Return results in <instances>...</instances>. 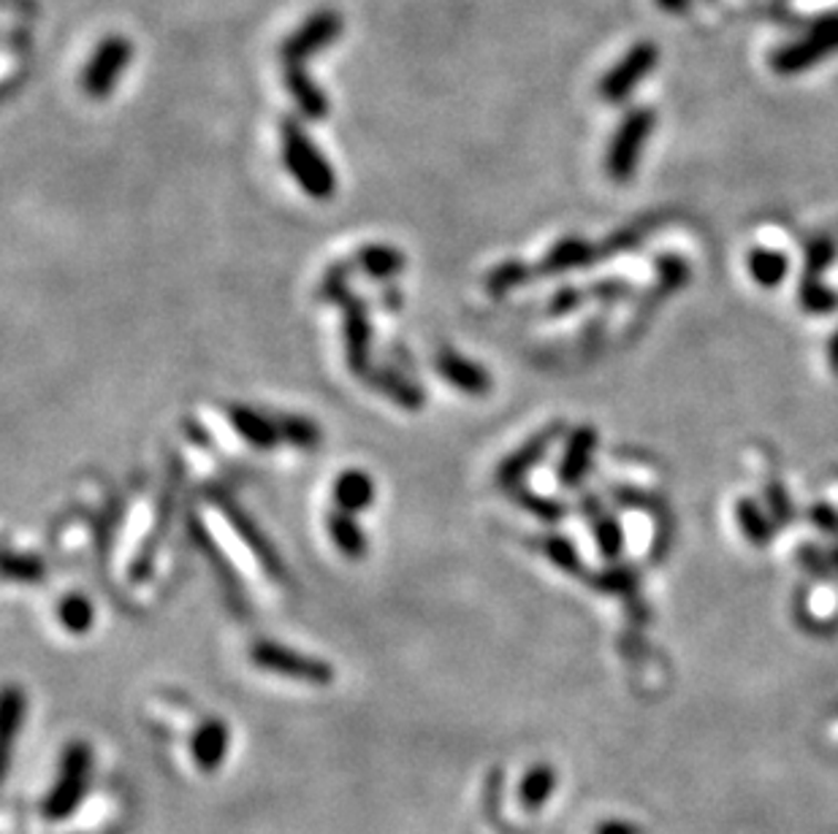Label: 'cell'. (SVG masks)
<instances>
[{
	"mask_svg": "<svg viewBox=\"0 0 838 834\" xmlns=\"http://www.w3.org/2000/svg\"><path fill=\"white\" fill-rule=\"evenodd\" d=\"M540 550L545 553V558H549L551 564L559 566L562 572H568V575H579V577H586L584 575V566H581V556L575 553V547L570 545L568 539L562 537H543L540 539Z\"/></svg>",
	"mask_w": 838,
	"mask_h": 834,
	"instance_id": "obj_32",
	"label": "cell"
},
{
	"mask_svg": "<svg viewBox=\"0 0 838 834\" xmlns=\"http://www.w3.org/2000/svg\"><path fill=\"white\" fill-rule=\"evenodd\" d=\"M28 697L20 686H6L3 704H0V740H3V775L9 772L11 748H14L17 734L25 723Z\"/></svg>",
	"mask_w": 838,
	"mask_h": 834,
	"instance_id": "obj_22",
	"label": "cell"
},
{
	"mask_svg": "<svg viewBox=\"0 0 838 834\" xmlns=\"http://www.w3.org/2000/svg\"><path fill=\"white\" fill-rule=\"evenodd\" d=\"M738 521H740V526H744L746 537H749L752 542H757V545H765V542L770 539V532H774V528L768 526V521H765L760 507H757L755 502H749V498H744V502L738 504Z\"/></svg>",
	"mask_w": 838,
	"mask_h": 834,
	"instance_id": "obj_35",
	"label": "cell"
},
{
	"mask_svg": "<svg viewBox=\"0 0 838 834\" xmlns=\"http://www.w3.org/2000/svg\"><path fill=\"white\" fill-rule=\"evenodd\" d=\"M283 79L302 117L315 120V123L329 117V99H326L324 90L315 84V79L307 74V65H285Z\"/></svg>",
	"mask_w": 838,
	"mask_h": 834,
	"instance_id": "obj_17",
	"label": "cell"
},
{
	"mask_svg": "<svg viewBox=\"0 0 838 834\" xmlns=\"http://www.w3.org/2000/svg\"><path fill=\"white\" fill-rule=\"evenodd\" d=\"M382 307H386V312H397V309L402 307V296L394 288H386V294H382Z\"/></svg>",
	"mask_w": 838,
	"mask_h": 834,
	"instance_id": "obj_44",
	"label": "cell"
},
{
	"mask_svg": "<svg viewBox=\"0 0 838 834\" xmlns=\"http://www.w3.org/2000/svg\"><path fill=\"white\" fill-rule=\"evenodd\" d=\"M834 558H836V566H838V550H836V556H834Z\"/></svg>",
	"mask_w": 838,
	"mask_h": 834,
	"instance_id": "obj_47",
	"label": "cell"
},
{
	"mask_svg": "<svg viewBox=\"0 0 838 834\" xmlns=\"http://www.w3.org/2000/svg\"><path fill=\"white\" fill-rule=\"evenodd\" d=\"M564 434V425L562 423H551L549 429L538 431V434L530 436L521 447H515L513 453L508 455L505 461H502L500 466H497V485H502V488H521V480L527 477V474L532 472L534 466L540 464V461L549 455V450L554 447L556 440H562Z\"/></svg>",
	"mask_w": 838,
	"mask_h": 834,
	"instance_id": "obj_11",
	"label": "cell"
},
{
	"mask_svg": "<svg viewBox=\"0 0 838 834\" xmlns=\"http://www.w3.org/2000/svg\"><path fill=\"white\" fill-rule=\"evenodd\" d=\"M253 667L264 669V672L279 675V678L296 680V683H307L315 688H326L334 683V667L329 661L315 659V656L302 653V650L279 645L275 639H255L251 648Z\"/></svg>",
	"mask_w": 838,
	"mask_h": 834,
	"instance_id": "obj_4",
	"label": "cell"
},
{
	"mask_svg": "<svg viewBox=\"0 0 838 834\" xmlns=\"http://www.w3.org/2000/svg\"><path fill=\"white\" fill-rule=\"evenodd\" d=\"M660 277H662V288H676L678 282H684L686 279V269L682 260L676 258H662L660 260Z\"/></svg>",
	"mask_w": 838,
	"mask_h": 834,
	"instance_id": "obj_39",
	"label": "cell"
},
{
	"mask_svg": "<svg viewBox=\"0 0 838 834\" xmlns=\"http://www.w3.org/2000/svg\"><path fill=\"white\" fill-rule=\"evenodd\" d=\"M594 258H597V249L589 245V241L579 239V236H570V239L556 241V245L549 249V255L540 260L534 274H540V277H556V274L564 271L584 269Z\"/></svg>",
	"mask_w": 838,
	"mask_h": 834,
	"instance_id": "obj_19",
	"label": "cell"
},
{
	"mask_svg": "<svg viewBox=\"0 0 838 834\" xmlns=\"http://www.w3.org/2000/svg\"><path fill=\"white\" fill-rule=\"evenodd\" d=\"M513 498L521 504V507L530 509L532 515H538L540 521H545V523H556V521H562L564 513H568V509H564L559 502H554V498L538 496V493L524 491V488H515V491H513Z\"/></svg>",
	"mask_w": 838,
	"mask_h": 834,
	"instance_id": "obj_34",
	"label": "cell"
},
{
	"mask_svg": "<svg viewBox=\"0 0 838 834\" xmlns=\"http://www.w3.org/2000/svg\"><path fill=\"white\" fill-rule=\"evenodd\" d=\"M768 496H770V504H774V513L779 515L781 521H787V517H789V502H787L785 488H779V485H770Z\"/></svg>",
	"mask_w": 838,
	"mask_h": 834,
	"instance_id": "obj_42",
	"label": "cell"
},
{
	"mask_svg": "<svg viewBox=\"0 0 838 834\" xmlns=\"http://www.w3.org/2000/svg\"><path fill=\"white\" fill-rule=\"evenodd\" d=\"M814 521L819 523V528H822V532H838L836 515L830 513L828 507H817V509H814Z\"/></svg>",
	"mask_w": 838,
	"mask_h": 834,
	"instance_id": "obj_43",
	"label": "cell"
},
{
	"mask_svg": "<svg viewBox=\"0 0 838 834\" xmlns=\"http://www.w3.org/2000/svg\"><path fill=\"white\" fill-rule=\"evenodd\" d=\"M624 294H627V288H624L622 282H597L592 288V296L605 298V301H616V298H622Z\"/></svg>",
	"mask_w": 838,
	"mask_h": 834,
	"instance_id": "obj_41",
	"label": "cell"
},
{
	"mask_svg": "<svg viewBox=\"0 0 838 834\" xmlns=\"http://www.w3.org/2000/svg\"><path fill=\"white\" fill-rule=\"evenodd\" d=\"M597 431L592 425H579L568 434L562 450V461H559V485L564 488H579L586 480L589 469H592L594 453H597Z\"/></svg>",
	"mask_w": 838,
	"mask_h": 834,
	"instance_id": "obj_13",
	"label": "cell"
},
{
	"mask_svg": "<svg viewBox=\"0 0 838 834\" xmlns=\"http://www.w3.org/2000/svg\"><path fill=\"white\" fill-rule=\"evenodd\" d=\"M343 17L334 9H320L309 14L288 39L279 47L283 65H307L309 58L329 50L334 41L343 35Z\"/></svg>",
	"mask_w": 838,
	"mask_h": 834,
	"instance_id": "obj_8",
	"label": "cell"
},
{
	"mask_svg": "<svg viewBox=\"0 0 838 834\" xmlns=\"http://www.w3.org/2000/svg\"><path fill=\"white\" fill-rule=\"evenodd\" d=\"M331 498L337 509L345 513H367L375 504V480L364 469H345L337 474L331 488Z\"/></svg>",
	"mask_w": 838,
	"mask_h": 834,
	"instance_id": "obj_18",
	"label": "cell"
},
{
	"mask_svg": "<svg viewBox=\"0 0 838 834\" xmlns=\"http://www.w3.org/2000/svg\"><path fill=\"white\" fill-rule=\"evenodd\" d=\"M435 367L448 385L457 388L459 393L470 395V399H483V395L494 391V380H491L489 369L481 367L478 361H470V358L451 350V347L437 352Z\"/></svg>",
	"mask_w": 838,
	"mask_h": 834,
	"instance_id": "obj_12",
	"label": "cell"
},
{
	"mask_svg": "<svg viewBox=\"0 0 838 834\" xmlns=\"http://www.w3.org/2000/svg\"><path fill=\"white\" fill-rule=\"evenodd\" d=\"M231 748V729L223 718H206L193 732L191 753L193 761L202 772H217L228 756Z\"/></svg>",
	"mask_w": 838,
	"mask_h": 834,
	"instance_id": "obj_14",
	"label": "cell"
},
{
	"mask_svg": "<svg viewBox=\"0 0 838 834\" xmlns=\"http://www.w3.org/2000/svg\"><path fill=\"white\" fill-rule=\"evenodd\" d=\"M787 258L781 253H774V249H755L749 255V274L763 288H776L787 277Z\"/></svg>",
	"mask_w": 838,
	"mask_h": 834,
	"instance_id": "obj_27",
	"label": "cell"
},
{
	"mask_svg": "<svg viewBox=\"0 0 838 834\" xmlns=\"http://www.w3.org/2000/svg\"><path fill=\"white\" fill-rule=\"evenodd\" d=\"M364 382L372 385L375 391H380L386 399H391L397 406H402V410L416 412L427 404V393H423V388L394 367H372L369 369V374L364 377Z\"/></svg>",
	"mask_w": 838,
	"mask_h": 834,
	"instance_id": "obj_16",
	"label": "cell"
},
{
	"mask_svg": "<svg viewBox=\"0 0 838 834\" xmlns=\"http://www.w3.org/2000/svg\"><path fill=\"white\" fill-rule=\"evenodd\" d=\"M597 586L605 590V594H619V596H633L635 594V575L630 569H624V566H619V569H609L603 577L597 580Z\"/></svg>",
	"mask_w": 838,
	"mask_h": 834,
	"instance_id": "obj_37",
	"label": "cell"
},
{
	"mask_svg": "<svg viewBox=\"0 0 838 834\" xmlns=\"http://www.w3.org/2000/svg\"><path fill=\"white\" fill-rule=\"evenodd\" d=\"M90 772H93V751H90L88 742L74 740L63 751L58 781H54L50 796L44 800L41 813L50 821H63L74 815L76 807L82 805L84 794H88Z\"/></svg>",
	"mask_w": 838,
	"mask_h": 834,
	"instance_id": "obj_3",
	"label": "cell"
},
{
	"mask_svg": "<svg viewBox=\"0 0 838 834\" xmlns=\"http://www.w3.org/2000/svg\"><path fill=\"white\" fill-rule=\"evenodd\" d=\"M3 572L9 580H17V583H39L47 577V566L41 558L30 556V553H14V550H6Z\"/></svg>",
	"mask_w": 838,
	"mask_h": 834,
	"instance_id": "obj_30",
	"label": "cell"
},
{
	"mask_svg": "<svg viewBox=\"0 0 838 834\" xmlns=\"http://www.w3.org/2000/svg\"><path fill=\"white\" fill-rule=\"evenodd\" d=\"M356 271L354 260H343V264H334L329 271L324 274V279H320V288H318V298L320 301H329V303H343L345 298L350 296V274Z\"/></svg>",
	"mask_w": 838,
	"mask_h": 834,
	"instance_id": "obj_31",
	"label": "cell"
},
{
	"mask_svg": "<svg viewBox=\"0 0 838 834\" xmlns=\"http://www.w3.org/2000/svg\"><path fill=\"white\" fill-rule=\"evenodd\" d=\"M594 834H646V832H643V826L633 824V821L609 818V821H600Z\"/></svg>",
	"mask_w": 838,
	"mask_h": 834,
	"instance_id": "obj_40",
	"label": "cell"
},
{
	"mask_svg": "<svg viewBox=\"0 0 838 834\" xmlns=\"http://www.w3.org/2000/svg\"><path fill=\"white\" fill-rule=\"evenodd\" d=\"M836 241L834 239H817L806 249V279H817L819 274L828 269L836 258Z\"/></svg>",
	"mask_w": 838,
	"mask_h": 834,
	"instance_id": "obj_36",
	"label": "cell"
},
{
	"mask_svg": "<svg viewBox=\"0 0 838 834\" xmlns=\"http://www.w3.org/2000/svg\"><path fill=\"white\" fill-rule=\"evenodd\" d=\"M660 6L665 11H676V14H682V11H686V6H689V0H660Z\"/></svg>",
	"mask_w": 838,
	"mask_h": 834,
	"instance_id": "obj_45",
	"label": "cell"
},
{
	"mask_svg": "<svg viewBox=\"0 0 838 834\" xmlns=\"http://www.w3.org/2000/svg\"><path fill=\"white\" fill-rule=\"evenodd\" d=\"M836 52H838V11L819 17V20L809 28V35H806V39L776 50L774 58H770V65H774L776 74H785V76L804 74V71H809L811 65L822 63L825 58H830V54H836Z\"/></svg>",
	"mask_w": 838,
	"mask_h": 834,
	"instance_id": "obj_6",
	"label": "cell"
},
{
	"mask_svg": "<svg viewBox=\"0 0 838 834\" xmlns=\"http://www.w3.org/2000/svg\"><path fill=\"white\" fill-rule=\"evenodd\" d=\"M594 498H592V507H589V513L594 515V539H597V547L600 553H603V558H609V562H616L619 556H622V547H624V534L622 528H619V523L613 521L611 515H597V507H594Z\"/></svg>",
	"mask_w": 838,
	"mask_h": 834,
	"instance_id": "obj_29",
	"label": "cell"
},
{
	"mask_svg": "<svg viewBox=\"0 0 838 834\" xmlns=\"http://www.w3.org/2000/svg\"><path fill=\"white\" fill-rule=\"evenodd\" d=\"M554 791H556L554 766L538 764V766H532L524 778H521L519 800H521V805L530 810V813H534V810H540L545 802L551 800V796H554Z\"/></svg>",
	"mask_w": 838,
	"mask_h": 834,
	"instance_id": "obj_23",
	"label": "cell"
},
{
	"mask_svg": "<svg viewBox=\"0 0 838 834\" xmlns=\"http://www.w3.org/2000/svg\"><path fill=\"white\" fill-rule=\"evenodd\" d=\"M356 271L367 274L369 279H378V282H391L399 274L405 271L407 258L402 249L391 245H364L354 255Z\"/></svg>",
	"mask_w": 838,
	"mask_h": 834,
	"instance_id": "obj_20",
	"label": "cell"
},
{
	"mask_svg": "<svg viewBox=\"0 0 838 834\" xmlns=\"http://www.w3.org/2000/svg\"><path fill=\"white\" fill-rule=\"evenodd\" d=\"M654 123H657L654 109L637 106L633 112L624 114L616 133H613L611 147L605 152V172H609L613 182L624 185V182L633 179L637 163H641V152L654 131Z\"/></svg>",
	"mask_w": 838,
	"mask_h": 834,
	"instance_id": "obj_5",
	"label": "cell"
},
{
	"mask_svg": "<svg viewBox=\"0 0 838 834\" xmlns=\"http://www.w3.org/2000/svg\"><path fill=\"white\" fill-rule=\"evenodd\" d=\"M326 528H329V537L334 547L339 550V556H345L348 562H361L369 550V542L364 528L358 526L354 513H345V509H334L326 517Z\"/></svg>",
	"mask_w": 838,
	"mask_h": 834,
	"instance_id": "obj_21",
	"label": "cell"
},
{
	"mask_svg": "<svg viewBox=\"0 0 838 834\" xmlns=\"http://www.w3.org/2000/svg\"><path fill=\"white\" fill-rule=\"evenodd\" d=\"M800 303H804L806 312L811 315H830L836 312L838 296L834 290L825 288L819 279H804V282H800Z\"/></svg>",
	"mask_w": 838,
	"mask_h": 834,
	"instance_id": "obj_33",
	"label": "cell"
},
{
	"mask_svg": "<svg viewBox=\"0 0 838 834\" xmlns=\"http://www.w3.org/2000/svg\"><path fill=\"white\" fill-rule=\"evenodd\" d=\"M277 423L283 442L290 444V447L309 453V450H318L320 442H324V431L315 420L302 415H277Z\"/></svg>",
	"mask_w": 838,
	"mask_h": 834,
	"instance_id": "obj_26",
	"label": "cell"
},
{
	"mask_svg": "<svg viewBox=\"0 0 838 834\" xmlns=\"http://www.w3.org/2000/svg\"><path fill=\"white\" fill-rule=\"evenodd\" d=\"M58 624L74 637L88 635L95 624L93 601H90L84 594L63 596V599L58 601Z\"/></svg>",
	"mask_w": 838,
	"mask_h": 834,
	"instance_id": "obj_25",
	"label": "cell"
},
{
	"mask_svg": "<svg viewBox=\"0 0 838 834\" xmlns=\"http://www.w3.org/2000/svg\"><path fill=\"white\" fill-rule=\"evenodd\" d=\"M660 60V50L648 41H641L633 50L624 54L616 65L600 79V99L605 103H624L633 95V90L654 71Z\"/></svg>",
	"mask_w": 838,
	"mask_h": 834,
	"instance_id": "obj_9",
	"label": "cell"
},
{
	"mask_svg": "<svg viewBox=\"0 0 838 834\" xmlns=\"http://www.w3.org/2000/svg\"><path fill=\"white\" fill-rule=\"evenodd\" d=\"M279 144H283V163L296 185L315 200H329L337 193V174L326 161L318 144L309 138L307 127L299 117H285L279 123Z\"/></svg>",
	"mask_w": 838,
	"mask_h": 834,
	"instance_id": "obj_1",
	"label": "cell"
},
{
	"mask_svg": "<svg viewBox=\"0 0 838 834\" xmlns=\"http://www.w3.org/2000/svg\"><path fill=\"white\" fill-rule=\"evenodd\" d=\"M343 339H345V361L356 377H367L372 363V320L364 298L350 294L343 303Z\"/></svg>",
	"mask_w": 838,
	"mask_h": 834,
	"instance_id": "obj_10",
	"label": "cell"
},
{
	"mask_svg": "<svg viewBox=\"0 0 838 834\" xmlns=\"http://www.w3.org/2000/svg\"><path fill=\"white\" fill-rule=\"evenodd\" d=\"M584 294L575 288H562L556 290L554 298H551L549 303V315H554V318H562V315H570L575 312V309L581 307V301H584Z\"/></svg>",
	"mask_w": 838,
	"mask_h": 834,
	"instance_id": "obj_38",
	"label": "cell"
},
{
	"mask_svg": "<svg viewBox=\"0 0 838 834\" xmlns=\"http://www.w3.org/2000/svg\"><path fill=\"white\" fill-rule=\"evenodd\" d=\"M206 498H209V504L217 513L226 517L231 532L245 542V547L253 553V558L260 564V569L266 572V577H272L275 583L288 580V566L279 558L277 547L266 537L264 528L253 521V515L247 513L226 488H206Z\"/></svg>",
	"mask_w": 838,
	"mask_h": 834,
	"instance_id": "obj_2",
	"label": "cell"
},
{
	"mask_svg": "<svg viewBox=\"0 0 838 834\" xmlns=\"http://www.w3.org/2000/svg\"><path fill=\"white\" fill-rule=\"evenodd\" d=\"M133 58V47L131 41L123 39V35H106L95 52L90 54L88 65L82 71V90L88 99L93 101H103L114 93L117 87L120 76L127 69Z\"/></svg>",
	"mask_w": 838,
	"mask_h": 834,
	"instance_id": "obj_7",
	"label": "cell"
},
{
	"mask_svg": "<svg viewBox=\"0 0 838 834\" xmlns=\"http://www.w3.org/2000/svg\"><path fill=\"white\" fill-rule=\"evenodd\" d=\"M228 423L236 431V436H242L255 450H275L283 442L277 418L264 415V412L253 410L247 404H231Z\"/></svg>",
	"mask_w": 838,
	"mask_h": 834,
	"instance_id": "obj_15",
	"label": "cell"
},
{
	"mask_svg": "<svg viewBox=\"0 0 838 834\" xmlns=\"http://www.w3.org/2000/svg\"><path fill=\"white\" fill-rule=\"evenodd\" d=\"M532 274L534 271L530 266L521 264V260H502V264H497L494 269L486 274V294L491 298H508L513 290L524 288Z\"/></svg>",
	"mask_w": 838,
	"mask_h": 834,
	"instance_id": "obj_24",
	"label": "cell"
},
{
	"mask_svg": "<svg viewBox=\"0 0 838 834\" xmlns=\"http://www.w3.org/2000/svg\"><path fill=\"white\" fill-rule=\"evenodd\" d=\"M191 537L196 539V547H202V553L206 558H209V564L215 566V572L221 575V580L226 583L228 590H236L239 594L242 590V583L236 580V575L231 572V564L226 562V556H223L221 550L215 547V539H212V534L206 532V528L202 526V523L196 521V517H191Z\"/></svg>",
	"mask_w": 838,
	"mask_h": 834,
	"instance_id": "obj_28",
	"label": "cell"
},
{
	"mask_svg": "<svg viewBox=\"0 0 838 834\" xmlns=\"http://www.w3.org/2000/svg\"><path fill=\"white\" fill-rule=\"evenodd\" d=\"M828 361H830V367H834V371L838 374V331H836V337L830 339V347H828Z\"/></svg>",
	"mask_w": 838,
	"mask_h": 834,
	"instance_id": "obj_46",
	"label": "cell"
}]
</instances>
